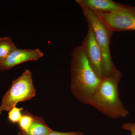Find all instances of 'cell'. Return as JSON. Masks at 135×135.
Listing matches in <instances>:
<instances>
[{"label": "cell", "mask_w": 135, "mask_h": 135, "mask_svg": "<svg viewBox=\"0 0 135 135\" xmlns=\"http://www.w3.org/2000/svg\"><path fill=\"white\" fill-rule=\"evenodd\" d=\"M71 89L80 102L89 105L101 79L92 69L81 46L76 47L72 53Z\"/></svg>", "instance_id": "cell-1"}, {"label": "cell", "mask_w": 135, "mask_h": 135, "mask_svg": "<svg viewBox=\"0 0 135 135\" xmlns=\"http://www.w3.org/2000/svg\"><path fill=\"white\" fill-rule=\"evenodd\" d=\"M122 76L116 69L111 74L101 79L89 105L113 119L125 118L129 113L119 98L118 85Z\"/></svg>", "instance_id": "cell-2"}, {"label": "cell", "mask_w": 135, "mask_h": 135, "mask_svg": "<svg viewBox=\"0 0 135 135\" xmlns=\"http://www.w3.org/2000/svg\"><path fill=\"white\" fill-rule=\"evenodd\" d=\"M80 7L101 50L104 77L108 76L117 69L112 60L110 52V44L113 33L93 11L83 6Z\"/></svg>", "instance_id": "cell-3"}, {"label": "cell", "mask_w": 135, "mask_h": 135, "mask_svg": "<svg viewBox=\"0 0 135 135\" xmlns=\"http://www.w3.org/2000/svg\"><path fill=\"white\" fill-rule=\"evenodd\" d=\"M31 72L26 70L21 76L12 81V85L2 97L0 115L3 111H9L20 103L30 100L36 96Z\"/></svg>", "instance_id": "cell-4"}, {"label": "cell", "mask_w": 135, "mask_h": 135, "mask_svg": "<svg viewBox=\"0 0 135 135\" xmlns=\"http://www.w3.org/2000/svg\"><path fill=\"white\" fill-rule=\"evenodd\" d=\"M112 33L122 31H135V10L128 9L114 12H93Z\"/></svg>", "instance_id": "cell-5"}, {"label": "cell", "mask_w": 135, "mask_h": 135, "mask_svg": "<svg viewBox=\"0 0 135 135\" xmlns=\"http://www.w3.org/2000/svg\"><path fill=\"white\" fill-rule=\"evenodd\" d=\"M81 46L92 69L99 78L102 79L104 77L102 53L94 32L89 26L88 33Z\"/></svg>", "instance_id": "cell-6"}, {"label": "cell", "mask_w": 135, "mask_h": 135, "mask_svg": "<svg viewBox=\"0 0 135 135\" xmlns=\"http://www.w3.org/2000/svg\"><path fill=\"white\" fill-rule=\"evenodd\" d=\"M44 55L38 49H22L17 48L11 53L0 66V71H7L22 63L37 60Z\"/></svg>", "instance_id": "cell-7"}, {"label": "cell", "mask_w": 135, "mask_h": 135, "mask_svg": "<svg viewBox=\"0 0 135 135\" xmlns=\"http://www.w3.org/2000/svg\"><path fill=\"white\" fill-rule=\"evenodd\" d=\"M75 2L80 6L88 8L93 12H114L128 9L131 7L112 0H76Z\"/></svg>", "instance_id": "cell-8"}, {"label": "cell", "mask_w": 135, "mask_h": 135, "mask_svg": "<svg viewBox=\"0 0 135 135\" xmlns=\"http://www.w3.org/2000/svg\"><path fill=\"white\" fill-rule=\"evenodd\" d=\"M33 120L27 133L19 135H46L53 130L40 117L33 115Z\"/></svg>", "instance_id": "cell-9"}, {"label": "cell", "mask_w": 135, "mask_h": 135, "mask_svg": "<svg viewBox=\"0 0 135 135\" xmlns=\"http://www.w3.org/2000/svg\"><path fill=\"white\" fill-rule=\"evenodd\" d=\"M16 49L9 37H0V66L10 54Z\"/></svg>", "instance_id": "cell-10"}, {"label": "cell", "mask_w": 135, "mask_h": 135, "mask_svg": "<svg viewBox=\"0 0 135 135\" xmlns=\"http://www.w3.org/2000/svg\"><path fill=\"white\" fill-rule=\"evenodd\" d=\"M33 115L27 110L23 112L22 117L18 123L20 128L18 134L27 133L33 121Z\"/></svg>", "instance_id": "cell-11"}, {"label": "cell", "mask_w": 135, "mask_h": 135, "mask_svg": "<svg viewBox=\"0 0 135 135\" xmlns=\"http://www.w3.org/2000/svg\"><path fill=\"white\" fill-rule=\"evenodd\" d=\"M23 108H17L15 106L9 111L8 119L12 123H18L22 116Z\"/></svg>", "instance_id": "cell-12"}, {"label": "cell", "mask_w": 135, "mask_h": 135, "mask_svg": "<svg viewBox=\"0 0 135 135\" xmlns=\"http://www.w3.org/2000/svg\"><path fill=\"white\" fill-rule=\"evenodd\" d=\"M46 135H84L82 132L79 131H71L69 132H61L52 131Z\"/></svg>", "instance_id": "cell-13"}, {"label": "cell", "mask_w": 135, "mask_h": 135, "mask_svg": "<svg viewBox=\"0 0 135 135\" xmlns=\"http://www.w3.org/2000/svg\"><path fill=\"white\" fill-rule=\"evenodd\" d=\"M122 128L130 132V135H135V123L127 122L122 126Z\"/></svg>", "instance_id": "cell-14"}, {"label": "cell", "mask_w": 135, "mask_h": 135, "mask_svg": "<svg viewBox=\"0 0 135 135\" xmlns=\"http://www.w3.org/2000/svg\"><path fill=\"white\" fill-rule=\"evenodd\" d=\"M134 7V9H135V7Z\"/></svg>", "instance_id": "cell-15"}]
</instances>
